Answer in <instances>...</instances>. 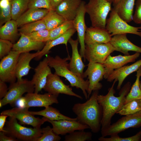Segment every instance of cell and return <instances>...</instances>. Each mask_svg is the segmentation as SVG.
I'll return each instance as SVG.
<instances>
[{
    "mask_svg": "<svg viewBox=\"0 0 141 141\" xmlns=\"http://www.w3.org/2000/svg\"><path fill=\"white\" fill-rule=\"evenodd\" d=\"M98 91H93L91 96L85 102L74 104L72 110L76 115L77 121L88 126L94 133L101 130L102 116V108L98 102Z\"/></svg>",
    "mask_w": 141,
    "mask_h": 141,
    "instance_id": "6da1fadb",
    "label": "cell"
},
{
    "mask_svg": "<svg viewBox=\"0 0 141 141\" xmlns=\"http://www.w3.org/2000/svg\"><path fill=\"white\" fill-rule=\"evenodd\" d=\"M116 81V80H114L106 95H98L97 96L98 102L102 110L101 131L107 129L111 125L112 117L120 110L124 104L126 96L131 89V83L128 82L121 89L119 96H115L114 86Z\"/></svg>",
    "mask_w": 141,
    "mask_h": 141,
    "instance_id": "7a4b0ae2",
    "label": "cell"
},
{
    "mask_svg": "<svg viewBox=\"0 0 141 141\" xmlns=\"http://www.w3.org/2000/svg\"><path fill=\"white\" fill-rule=\"evenodd\" d=\"M50 67L55 70V74L66 78L70 83L72 87L80 89L82 90L85 98H88L87 91L89 83L88 79L85 80L73 73L69 68L67 61L70 60L69 55L63 58L58 55L53 57L49 55L47 57Z\"/></svg>",
    "mask_w": 141,
    "mask_h": 141,
    "instance_id": "3957f363",
    "label": "cell"
},
{
    "mask_svg": "<svg viewBox=\"0 0 141 141\" xmlns=\"http://www.w3.org/2000/svg\"><path fill=\"white\" fill-rule=\"evenodd\" d=\"M111 4L105 0H89L86 4V12L89 15L92 26L105 28L107 17L111 10Z\"/></svg>",
    "mask_w": 141,
    "mask_h": 141,
    "instance_id": "277c9868",
    "label": "cell"
},
{
    "mask_svg": "<svg viewBox=\"0 0 141 141\" xmlns=\"http://www.w3.org/2000/svg\"><path fill=\"white\" fill-rule=\"evenodd\" d=\"M4 132L17 139L26 141H36L42 135L40 128H28L19 124L17 119L9 117L4 127Z\"/></svg>",
    "mask_w": 141,
    "mask_h": 141,
    "instance_id": "5b68a950",
    "label": "cell"
},
{
    "mask_svg": "<svg viewBox=\"0 0 141 141\" xmlns=\"http://www.w3.org/2000/svg\"><path fill=\"white\" fill-rule=\"evenodd\" d=\"M105 28L111 36L118 34L130 33L141 37V26L135 27L129 25L112 8L109 18L107 19Z\"/></svg>",
    "mask_w": 141,
    "mask_h": 141,
    "instance_id": "8992f818",
    "label": "cell"
},
{
    "mask_svg": "<svg viewBox=\"0 0 141 141\" xmlns=\"http://www.w3.org/2000/svg\"><path fill=\"white\" fill-rule=\"evenodd\" d=\"M34 91V85L31 80L23 79L11 83L7 94L0 100V108L8 104H14L25 93H33Z\"/></svg>",
    "mask_w": 141,
    "mask_h": 141,
    "instance_id": "52a82bcc",
    "label": "cell"
},
{
    "mask_svg": "<svg viewBox=\"0 0 141 141\" xmlns=\"http://www.w3.org/2000/svg\"><path fill=\"white\" fill-rule=\"evenodd\" d=\"M141 126V110L134 114L125 115L101 133L102 136L105 137L118 134L129 128H138Z\"/></svg>",
    "mask_w": 141,
    "mask_h": 141,
    "instance_id": "ba28073f",
    "label": "cell"
},
{
    "mask_svg": "<svg viewBox=\"0 0 141 141\" xmlns=\"http://www.w3.org/2000/svg\"><path fill=\"white\" fill-rule=\"evenodd\" d=\"M115 51L109 43L86 44L85 58L89 62L103 64L108 57Z\"/></svg>",
    "mask_w": 141,
    "mask_h": 141,
    "instance_id": "9c48e42d",
    "label": "cell"
},
{
    "mask_svg": "<svg viewBox=\"0 0 141 141\" xmlns=\"http://www.w3.org/2000/svg\"><path fill=\"white\" fill-rule=\"evenodd\" d=\"M21 53L11 50L0 62V80L5 83H13L16 79V70L19 56Z\"/></svg>",
    "mask_w": 141,
    "mask_h": 141,
    "instance_id": "30bf717a",
    "label": "cell"
},
{
    "mask_svg": "<svg viewBox=\"0 0 141 141\" xmlns=\"http://www.w3.org/2000/svg\"><path fill=\"white\" fill-rule=\"evenodd\" d=\"M105 69L102 64L89 62L87 68L84 73V78L87 77L89 84L87 91L89 98L92 92L100 90L102 85L99 81L104 78Z\"/></svg>",
    "mask_w": 141,
    "mask_h": 141,
    "instance_id": "8fae6325",
    "label": "cell"
},
{
    "mask_svg": "<svg viewBox=\"0 0 141 141\" xmlns=\"http://www.w3.org/2000/svg\"><path fill=\"white\" fill-rule=\"evenodd\" d=\"M58 96L48 92L43 94L28 93L20 99L21 100L20 104L21 107L28 108L31 107H46L54 103H58Z\"/></svg>",
    "mask_w": 141,
    "mask_h": 141,
    "instance_id": "7c38bea8",
    "label": "cell"
},
{
    "mask_svg": "<svg viewBox=\"0 0 141 141\" xmlns=\"http://www.w3.org/2000/svg\"><path fill=\"white\" fill-rule=\"evenodd\" d=\"M28 109L21 107L14 108L3 111L1 114L15 118L22 124L30 125L34 128H40L41 125L47 121L48 119L44 117L42 119L36 118L30 112Z\"/></svg>",
    "mask_w": 141,
    "mask_h": 141,
    "instance_id": "4fadbf2b",
    "label": "cell"
},
{
    "mask_svg": "<svg viewBox=\"0 0 141 141\" xmlns=\"http://www.w3.org/2000/svg\"><path fill=\"white\" fill-rule=\"evenodd\" d=\"M43 89L48 93L58 96L60 94L73 96L82 99L80 96L74 92L69 85L65 84L59 76L52 73L48 76L46 84Z\"/></svg>",
    "mask_w": 141,
    "mask_h": 141,
    "instance_id": "5bb4252c",
    "label": "cell"
},
{
    "mask_svg": "<svg viewBox=\"0 0 141 141\" xmlns=\"http://www.w3.org/2000/svg\"><path fill=\"white\" fill-rule=\"evenodd\" d=\"M85 2L82 1L78 9L76 16L73 20L74 27L78 34L79 42L80 45V54L82 57L85 60V37L86 29L85 17L86 13Z\"/></svg>",
    "mask_w": 141,
    "mask_h": 141,
    "instance_id": "9a60e30c",
    "label": "cell"
},
{
    "mask_svg": "<svg viewBox=\"0 0 141 141\" xmlns=\"http://www.w3.org/2000/svg\"><path fill=\"white\" fill-rule=\"evenodd\" d=\"M140 55V53L138 52L129 55H119L112 56L109 55L102 64L105 69L104 78L107 79L113 70L120 68L128 63L134 62Z\"/></svg>",
    "mask_w": 141,
    "mask_h": 141,
    "instance_id": "2e32d148",
    "label": "cell"
},
{
    "mask_svg": "<svg viewBox=\"0 0 141 141\" xmlns=\"http://www.w3.org/2000/svg\"><path fill=\"white\" fill-rule=\"evenodd\" d=\"M47 121L52 125L54 132L58 135H64L76 131L89 128L87 125L83 124L77 120L66 119L53 120L48 119Z\"/></svg>",
    "mask_w": 141,
    "mask_h": 141,
    "instance_id": "e0dca14e",
    "label": "cell"
},
{
    "mask_svg": "<svg viewBox=\"0 0 141 141\" xmlns=\"http://www.w3.org/2000/svg\"><path fill=\"white\" fill-rule=\"evenodd\" d=\"M34 71V74L31 80L34 85V92L38 93L45 87L48 76L52 73L47 57L40 62Z\"/></svg>",
    "mask_w": 141,
    "mask_h": 141,
    "instance_id": "ac0fdd59",
    "label": "cell"
},
{
    "mask_svg": "<svg viewBox=\"0 0 141 141\" xmlns=\"http://www.w3.org/2000/svg\"><path fill=\"white\" fill-rule=\"evenodd\" d=\"M68 42L72 49V56L70 62L68 63L69 68L78 76L84 79L83 71L85 66L82 61V57L78 52V39L74 40L70 38Z\"/></svg>",
    "mask_w": 141,
    "mask_h": 141,
    "instance_id": "d6986e66",
    "label": "cell"
},
{
    "mask_svg": "<svg viewBox=\"0 0 141 141\" xmlns=\"http://www.w3.org/2000/svg\"><path fill=\"white\" fill-rule=\"evenodd\" d=\"M109 43L115 49L125 55H130L128 51H132L141 53V48L133 44L127 39L126 34L115 35L111 37Z\"/></svg>",
    "mask_w": 141,
    "mask_h": 141,
    "instance_id": "ffe728a7",
    "label": "cell"
},
{
    "mask_svg": "<svg viewBox=\"0 0 141 141\" xmlns=\"http://www.w3.org/2000/svg\"><path fill=\"white\" fill-rule=\"evenodd\" d=\"M141 66V60L130 65L124 66L113 70L107 79L108 81L111 82L115 80L118 81L117 89L119 90L124 80L131 74L137 71Z\"/></svg>",
    "mask_w": 141,
    "mask_h": 141,
    "instance_id": "44dd1931",
    "label": "cell"
},
{
    "mask_svg": "<svg viewBox=\"0 0 141 141\" xmlns=\"http://www.w3.org/2000/svg\"><path fill=\"white\" fill-rule=\"evenodd\" d=\"M112 36L105 28L91 26L87 27L85 37L86 44L109 43Z\"/></svg>",
    "mask_w": 141,
    "mask_h": 141,
    "instance_id": "7402d4cb",
    "label": "cell"
},
{
    "mask_svg": "<svg viewBox=\"0 0 141 141\" xmlns=\"http://www.w3.org/2000/svg\"><path fill=\"white\" fill-rule=\"evenodd\" d=\"M81 0H64L55 10L66 21H73L75 18Z\"/></svg>",
    "mask_w": 141,
    "mask_h": 141,
    "instance_id": "603a6c76",
    "label": "cell"
},
{
    "mask_svg": "<svg viewBox=\"0 0 141 141\" xmlns=\"http://www.w3.org/2000/svg\"><path fill=\"white\" fill-rule=\"evenodd\" d=\"M20 34L18 41L14 44L12 50L18 51L21 53L28 52L32 50L39 51L45 45L44 42L34 40L25 34Z\"/></svg>",
    "mask_w": 141,
    "mask_h": 141,
    "instance_id": "cb8c5ba5",
    "label": "cell"
},
{
    "mask_svg": "<svg viewBox=\"0 0 141 141\" xmlns=\"http://www.w3.org/2000/svg\"><path fill=\"white\" fill-rule=\"evenodd\" d=\"M39 51L34 53H21L18 58L16 70V76L17 81L21 80L24 76L27 75L31 68L30 62L37 56Z\"/></svg>",
    "mask_w": 141,
    "mask_h": 141,
    "instance_id": "d4e9b609",
    "label": "cell"
},
{
    "mask_svg": "<svg viewBox=\"0 0 141 141\" xmlns=\"http://www.w3.org/2000/svg\"><path fill=\"white\" fill-rule=\"evenodd\" d=\"M76 31L75 28H72L56 38L47 41L42 50L39 51L38 55L34 58L35 60H39L43 56L49 54L50 50L56 45L64 44L67 46L69 40Z\"/></svg>",
    "mask_w": 141,
    "mask_h": 141,
    "instance_id": "484cf974",
    "label": "cell"
},
{
    "mask_svg": "<svg viewBox=\"0 0 141 141\" xmlns=\"http://www.w3.org/2000/svg\"><path fill=\"white\" fill-rule=\"evenodd\" d=\"M49 10L45 9L28 8L16 21L18 27L43 19Z\"/></svg>",
    "mask_w": 141,
    "mask_h": 141,
    "instance_id": "4316f807",
    "label": "cell"
},
{
    "mask_svg": "<svg viewBox=\"0 0 141 141\" xmlns=\"http://www.w3.org/2000/svg\"><path fill=\"white\" fill-rule=\"evenodd\" d=\"M136 0H120L112 8L123 20L129 23L132 20Z\"/></svg>",
    "mask_w": 141,
    "mask_h": 141,
    "instance_id": "83f0119b",
    "label": "cell"
},
{
    "mask_svg": "<svg viewBox=\"0 0 141 141\" xmlns=\"http://www.w3.org/2000/svg\"><path fill=\"white\" fill-rule=\"evenodd\" d=\"M18 27L15 20L11 19L5 23L0 28V39L14 42L17 35Z\"/></svg>",
    "mask_w": 141,
    "mask_h": 141,
    "instance_id": "f1b7e54d",
    "label": "cell"
},
{
    "mask_svg": "<svg viewBox=\"0 0 141 141\" xmlns=\"http://www.w3.org/2000/svg\"><path fill=\"white\" fill-rule=\"evenodd\" d=\"M33 115H41L48 119L53 120H58L66 119L72 120H77L76 118H72L61 114L56 109L50 106L45 107L43 110L39 111H30Z\"/></svg>",
    "mask_w": 141,
    "mask_h": 141,
    "instance_id": "f546056e",
    "label": "cell"
},
{
    "mask_svg": "<svg viewBox=\"0 0 141 141\" xmlns=\"http://www.w3.org/2000/svg\"><path fill=\"white\" fill-rule=\"evenodd\" d=\"M45 24L46 29L51 30L63 23L66 20L58 14L55 9L49 10L47 15L43 19Z\"/></svg>",
    "mask_w": 141,
    "mask_h": 141,
    "instance_id": "4dcf8cb0",
    "label": "cell"
},
{
    "mask_svg": "<svg viewBox=\"0 0 141 141\" xmlns=\"http://www.w3.org/2000/svg\"><path fill=\"white\" fill-rule=\"evenodd\" d=\"M29 0L10 1L12 19L16 21L28 9Z\"/></svg>",
    "mask_w": 141,
    "mask_h": 141,
    "instance_id": "1f68e13d",
    "label": "cell"
},
{
    "mask_svg": "<svg viewBox=\"0 0 141 141\" xmlns=\"http://www.w3.org/2000/svg\"><path fill=\"white\" fill-rule=\"evenodd\" d=\"M136 80L126 96L124 104L134 99H141V90L140 87V78L141 76V66L136 71Z\"/></svg>",
    "mask_w": 141,
    "mask_h": 141,
    "instance_id": "d6a6232c",
    "label": "cell"
},
{
    "mask_svg": "<svg viewBox=\"0 0 141 141\" xmlns=\"http://www.w3.org/2000/svg\"><path fill=\"white\" fill-rule=\"evenodd\" d=\"M141 110V99H136L124 104L117 113L125 116L134 114Z\"/></svg>",
    "mask_w": 141,
    "mask_h": 141,
    "instance_id": "836d02e7",
    "label": "cell"
},
{
    "mask_svg": "<svg viewBox=\"0 0 141 141\" xmlns=\"http://www.w3.org/2000/svg\"><path fill=\"white\" fill-rule=\"evenodd\" d=\"M43 19L31 22L22 26L18 30L20 34L26 35L38 31L46 29Z\"/></svg>",
    "mask_w": 141,
    "mask_h": 141,
    "instance_id": "e575fe53",
    "label": "cell"
},
{
    "mask_svg": "<svg viewBox=\"0 0 141 141\" xmlns=\"http://www.w3.org/2000/svg\"><path fill=\"white\" fill-rule=\"evenodd\" d=\"M92 134L90 132L84 130L76 131L66 135L64 141H90L92 139Z\"/></svg>",
    "mask_w": 141,
    "mask_h": 141,
    "instance_id": "d590c367",
    "label": "cell"
},
{
    "mask_svg": "<svg viewBox=\"0 0 141 141\" xmlns=\"http://www.w3.org/2000/svg\"><path fill=\"white\" fill-rule=\"evenodd\" d=\"M74 27L73 21H65L59 26L50 30L49 40L56 38L64 34L69 29Z\"/></svg>",
    "mask_w": 141,
    "mask_h": 141,
    "instance_id": "8d00e7d4",
    "label": "cell"
},
{
    "mask_svg": "<svg viewBox=\"0 0 141 141\" xmlns=\"http://www.w3.org/2000/svg\"><path fill=\"white\" fill-rule=\"evenodd\" d=\"M42 129V135L36 141H58L61 139V137L55 133L50 126H47Z\"/></svg>",
    "mask_w": 141,
    "mask_h": 141,
    "instance_id": "74e56055",
    "label": "cell"
},
{
    "mask_svg": "<svg viewBox=\"0 0 141 141\" xmlns=\"http://www.w3.org/2000/svg\"><path fill=\"white\" fill-rule=\"evenodd\" d=\"M98 139L100 141H141V131L135 135L129 137H120L117 134L111 135L109 138L102 136Z\"/></svg>",
    "mask_w": 141,
    "mask_h": 141,
    "instance_id": "f35d334b",
    "label": "cell"
},
{
    "mask_svg": "<svg viewBox=\"0 0 141 141\" xmlns=\"http://www.w3.org/2000/svg\"><path fill=\"white\" fill-rule=\"evenodd\" d=\"M50 30L47 29L33 32L28 35V36L35 41L43 42L49 40Z\"/></svg>",
    "mask_w": 141,
    "mask_h": 141,
    "instance_id": "ab89813d",
    "label": "cell"
},
{
    "mask_svg": "<svg viewBox=\"0 0 141 141\" xmlns=\"http://www.w3.org/2000/svg\"><path fill=\"white\" fill-rule=\"evenodd\" d=\"M43 8L49 10L54 9L51 5L50 0H30L28 8Z\"/></svg>",
    "mask_w": 141,
    "mask_h": 141,
    "instance_id": "60d3db41",
    "label": "cell"
},
{
    "mask_svg": "<svg viewBox=\"0 0 141 141\" xmlns=\"http://www.w3.org/2000/svg\"><path fill=\"white\" fill-rule=\"evenodd\" d=\"M13 44L8 40L0 39V58L8 55L12 50Z\"/></svg>",
    "mask_w": 141,
    "mask_h": 141,
    "instance_id": "b9f144b4",
    "label": "cell"
},
{
    "mask_svg": "<svg viewBox=\"0 0 141 141\" xmlns=\"http://www.w3.org/2000/svg\"><path fill=\"white\" fill-rule=\"evenodd\" d=\"M0 25L12 19L11 3L6 7L0 8Z\"/></svg>",
    "mask_w": 141,
    "mask_h": 141,
    "instance_id": "7bdbcfd3",
    "label": "cell"
},
{
    "mask_svg": "<svg viewBox=\"0 0 141 141\" xmlns=\"http://www.w3.org/2000/svg\"><path fill=\"white\" fill-rule=\"evenodd\" d=\"M135 9L132 20L137 24H141V0H136Z\"/></svg>",
    "mask_w": 141,
    "mask_h": 141,
    "instance_id": "ee69618b",
    "label": "cell"
},
{
    "mask_svg": "<svg viewBox=\"0 0 141 141\" xmlns=\"http://www.w3.org/2000/svg\"><path fill=\"white\" fill-rule=\"evenodd\" d=\"M8 88L5 82L0 80V99L3 98L7 94Z\"/></svg>",
    "mask_w": 141,
    "mask_h": 141,
    "instance_id": "f6af8a7d",
    "label": "cell"
},
{
    "mask_svg": "<svg viewBox=\"0 0 141 141\" xmlns=\"http://www.w3.org/2000/svg\"><path fill=\"white\" fill-rule=\"evenodd\" d=\"M4 132H0V141H16L17 139L10 136H7Z\"/></svg>",
    "mask_w": 141,
    "mask_h": 141,
    "instance_id": "bcb514c9",
    "label": "cell"
},
{
    "mask_svg": "<svg viewBox=\"0 0 141 141\" xmlns=\"http://www.w3.org/2000/svg\"><path fill=\"white\" fill-rule=\"evenodd\" d=\"M8 116L4 115H1L0 116V131L5 132L4 130L7 118Z\"/></svg>",
    "mask_w": 141,
    "mask_h": 141,
    "instance_id": "7dc6e473",
    "label": "cell"
},
{
    "mask_svg": "<svg viewBox=\"0 0 141 141\" xmlns=\"http://www.w3.org/2000/svg\"><path fill=\"white\" fill-rule=\"evenodd\" d=\"M64 0H50V3L52 8H55L60 4Z\"/></svg>",
    "mask_w": 141,
    "mask_h": 141,
    "instance_id": "c3c4849f",
    "label": "cell"
},
{
    "mask_svg": "<svg viewBox=\"0 0 141 141\" xmlns=\"http://www.w3.org/2000/svg\"><path fill=\"white\" fill-rule=\"evenodd\" d=\"M10 3V0H0V8L6 7Z\"/></svg>",
    "mask_w": 141,
    "mask_h": 141,
    "instance_id": "681fc988",
    "label": "cell"
},
{
    "mask_svg": "<svg viewBox=\"0 0 141 141\" xmlns=\"http://www.w3.org/2000/svg\"><path fill=\"white\" fill-rule=\"evenodd\" d=\"M120 0H113V5L116 4Z\"/></svg>",
    "mask_w": 141,
    "mask_h": 141,
    "instance_id": "f907efd6",
    "label": "cell"
},
{
    "mask_svg": "<svg viewBox=\"0 0 141 141\" xmlns=\"http://www.w3.org/2000/svg\"><path fill=\"white\" fill-rule=\"evenodd\" d=\"M105 0L111 3H113V0Z\"/></svg>",
    "mask_w": 141,
    "mask_h": 141,
    "instance_id": "816d5d0a",
    "label": "cell"
},
{
    "mask_svg": "<svg viewBox=\"0 0 141 141\" xmlns=\"http://www.w3.org/2000/svg\"><path fill=\"white\" fill-rule=\"evenodd\" d=\"M140 89L141 90V83L140 82Z\"/></svg>",
    "mask_w": 141,
    "mask_h": 141,
    "instance_id": "f5cc1de1",
    "label": "cell"
},
{
    "mask_svg": "<svg viewBox=\"0 0 141 141\" xmlns=\"http://www.w3.org/2000/svg\"><path fill=\"white\" fill-rule=\"evenodd\" d=\"M10 1H11V0H10Z\"/></svg>",
    "mask_w": 141,
    "mask_h": 141,
    "instance_id": "db71d44e",
    "label": "cell"
},
{
    "mask_svg": "<svg viewBox=\"0 0 141 141\" xmlns=\"http://www.w3.org/2000/svg\"><path fill=\"white\" fill-rule=\"evenodd\" d=\"M29 0L30 1V0Z\"/></svg>",
    "mask_w": 141,
    "mask_h": 141,
    "instance_id": "11a10c76",
    "label": "cell"
},
{
    "mask_svg": "<svg viewBox=\"0 0 141 141\" xmlns=\"http://www.w3.org/2000/svg\"></svg>",
    "mask_w": 141,
    "mask_h": 141,
    "instance_id": "9f6ffc18",
    "label": "cell"
},
{
    "mask_svg": "<svg viewBox=\"0 0 141 141\" xmlns=\"http://www.w3.org/2000/svg\"><path fill=\"white\" fill-rule=\"evenodd\" d=\"M81 0L83 1V0Z\"/></svg>",
    "mask_w": 141,
    "mask_h": 141,
    "instance_id": "6f0895ef",
    "label": "cell"
}]
</instances>
